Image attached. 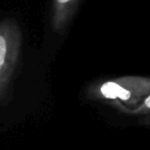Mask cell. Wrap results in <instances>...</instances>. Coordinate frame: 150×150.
I'll return each mask as SVG.
<instances>
[{"instance_id":"1","label":"cell","mask_w":150,"mask_h":150,"mask_svg":"<svg viewBox=\"0 0 150 150\" xmlns=\"http://www.w3.org/2000/svg\"><path fill=\"white\" fill-rule=\"evenodd\" d=\"M149 94L150 77L141 75L120 76L93 84L88 89L91 100L110 103L122 112L135 108Z\"/></svg>"},{"instance_id":"2","label":"cell","mask_w":150,"mask_h":150,"mask_svg":"<svg viewBox=\"0 0 150 150\" xmlns=\"http://www.w3.org/2000/svg\"><path fill=\"white\" fill-rule=\"evenodd\" d=\"M21 49V29L11 19L0 21V108L7 103Z\"/></svg>"},{"instance_id":"3","label":"cell","mask_w":150,"mask_h":150,"mask_svg":"<svg viewBox=\"0 0 150 150\" xmlns=\"http://www.w3.org/2000/svg\"><path fill=\"white\" fill-rule=\"evenodd\" d=\"M81 0H53L52 27L55 32H63Z\"/></svg>"},{"instance_id":"4","label":"cell","mask_w":150,"mask_h":150,"mask_svg":"<svg viewBox=\"0 0 150 150\" xmlns=\"http://www.w3.org/2000/svg\"><path fill=\"white\" fill-rule=\"evenodd\" d=\"M124 114H128V115H146V116H149V114H150V94L146 95L135 108L125 110Z\"/></svg>"},{"instance_id":"5","label":"cell","mask_w":150,"mask_h":150,"mask_svg":"<svg viewBox=\"0 0 150 150\" xmlns=\"http://www.w3.org/2000/svg\"><path fill=\"white\" fill-rule=\"evenodd\" d=\"M141 123H142V124H144V125H146V127H150V115H149V116L143 117V118L141 120Z\"/></svg>"}]
</instances>
